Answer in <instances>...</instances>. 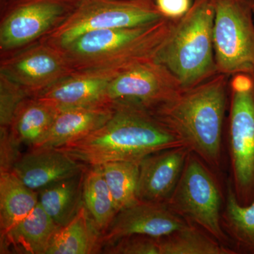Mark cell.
Wrapping results in <instances>:
<instances>
[{
	"label": "cell",
	"instance_id": "obj_23",
	"mask_svg": "<svg viewBox=\"0 0 254 254\" xmlns=\"http://www.w3.org/2000/svg\"><path fill=\"white\" fill-rule=\"evenodd\" d=\"M83 204L103 235L118 211L105 182L101 165L87 169L83 181Z\"/></svg>",
	"mask_w": 254,
	"mask_h": 254
},
{
	"label": "cell",
	"instance_id": "obj_11",
	"mask_svg": "<svg viewBox=\"0 0 254 254\" xmlns=\"http://www.w3.org/2000/svg\"><path fill=\"white\" fill-rule=\"evenodd\" d=\"M184 89L178 78L157 60L123 70L110 82L107 101L128 102L148 109L168 101Z\"/></svg>",
	"mask_w": 254,
	"mask_h": 254
},
{
	"label": "cell",
	"instance_id": "obj_6",
	"mask_svg": "<svg viewBox=\"0 0 254 254\" xmlns=\"http://www.w3.org/2000/svg\"><path fill=\"white\" fill-rule=\"evenodd\" d=\"M222 190L218 174L190 152L181 178L166 203L189 224L231 248L222 226L226 188L225 193Z\"/></svg>",
	"mask_w": 254,
	"mask_h": 254
},
{
	"label": "cell",
	"instance_id": "obj_16",
	"mask_svg": "<svg viewBox=\"0 0 254 254\" xmlns=\"http://www.w3.org/2000/svg\"><path fill=\"white\" fill-rule=\"evenodd\" d=\"M114 111L112 103L59 110L54 123L35 148H59L77 141L103 126Z\"/></svg>",
	"mask_w": 254,
	"mask_h": 254
},
{
	"label": "cell",
	"instance_id": "obj_13",
	"mask_svg": "<svg viewBox=\"0 0 254 254\" xmlns=\"http://www.w3.org/2000/svg\"><path fill=\"white\" fill-rule=\"evenodd\" d=\"M190 152L182 145L155 152L143 158L139 165L138 199L166 203L178 185Z\"/></svg>",
	"mask_w": 254,
	"mask_h": 254
},
{
	"label": "cell",
	"instance_id": "obj_3",
	"mask_svg": "<svg viewBox=\"0 0 254 254\" xmlns=\"http://www.w3.org/2000/svg\"><path fill=\"white\" fill-rule=\"evenodd\" d=\"M175 23V20L162 18L136 27L88 32L60 49L74 71L126 69L157 60Z\"/></svg>",
	"mask_w": 254,
	"mask_h": 254
},
{
	"label": "cell",
	"instance_id": "obj_18",
	"mask_svg": "<svg viewBox=\"0 0 254 254\" xmlns=\"http://www.w3.org/2000/svg\"><path fill=\"white\" fill-rule=\"evenodd\" d=\"M103 247V234L83 204L76 217L55 234L46 254H96Z\"/></svg>",
	"mask_w": 254,
	"mask_h": 254
},
{
	"label": "cell",
	"instance_id": "obj_14",
	"mask_svg": "<svg viewBox=\"0 0 254 254\" xmlns=\"http://www.w3.org/2000/svg\"><path fill=\"white\" fill-rule=\"evenodd\" d=\"M121 71L123 70L73 71L33 98L50 103L58 110L110 103L106 98L108 86Z\"/></svg>",
	"mask_w": 254,
	"mask_h": 254
},
{
	"label": "cell",
	"instance_id": "obj_15",
	"mask_svg": "<svg viewBox=\"0 0 254 254\" xmlns=\"http://www.w3.org/2000/svg\"><path fill=\"white\" fill-rule=\"evenodd\" d=\"M31 149L21 155L11 171L26 186L37 192L88 168L86 164L71 158L59 148Z\"/></svg>",
	"mask_w": 254,
	"mask_h": 254
},
{
	"label": "cell",
	"instance_id": "obj_7",
	"mask_svg": "<svg viewBox=\"0 0 254 254\" xmlns=\"http://www.w3.org/2000/svg\"><path fill=\"white\" fill-rule=\"evenodd\" d=\"M162 18L154 0H80L67 18L41 41L63 48L88 32L136 27Z\"/></svg>",
	"mask_w": 254,
	"mask_h": 254
},
{
	"label": "cell",
	"instance_id": "obj_12",
	"mask_svg": "<svg viewBox=\"0 0 254 254\" xmlns=\"http://www.w3.org/2000/svg\"><path fill=\"white\" fill-rule=\"evenodd\" d=\"M189 225L167 203L139 200L118 212L103 234V247L133 235L166 236Z\"/></svg>",
	"mask_w": 254,
	"mask_h": 254
},
{
	"label": "cell",
	"instance_id": "obj_22",
	"mask_svg": "<svg viewBox=\"0 0 254 254\" xmlns=\"http://www.w3.org/2000/svg\"><path fill=\"white\" fill-rule=\"evenodd\" d=\"M38 204V193L26 186L12 171L0 175V229L4 235Z\"/></svg>",
	"mask_w": 254,
	"mask_h": 254
},
{
	"label": "cell",
	"instance_id": "obj_1",
	"mask_svg": "<svg viewBox=\"0 0 254 254\" xmlns=\"http://www.w3.org/2000/svg\"><path fill=\"white\" fill-rule=\"evenodd\" d=\"M230 76L218 73L148 109L219 176L224 163Z\"/></svg>",
	"mask_w": 254,
	"mask_h": 254
},
{
	"label": "cell",
	"instance_id": "obj_5",
	"mask_svg": "<svg viewBox=\"0 0 254 254\" xmlns=\"http://www.w3.org/2000/svg\"><path fill=\"white\" fill-rule=\"evenodd\" d=\"M225 140L229 181L239 203L250 205L254 201V77L250 75L230 78Z\"/></svg>",
	"mask_w": 254,
	"mask_h": 254
},
{
	"label": "cell",
	"instance_id": "obj_29",
	"mask_svg": "<svg viewBox=\"0 0 254 254\" xmlns=\"http://www.w3.org/2000/svg\"><path fill=\"white\" fill-rule=\"evenodd\" d=\"M155 4L163 17L177 20L187 14L193 0H154Z\"/></svg>",
	"mask_w": 254,
	"mask_h": 254
},
{
	"label": "cell",
	"instance_id": "obj_26",
	"mask_svg": "<svg viewBox=\"0 0 254 254\" xmlns=\"http://www.w3.org/2000/svg\"><path fill=\"white\" fill-rule=\"evenodd\" d=\"M28 97L19 85L0 73V127L9 128L18 107Z\"/></svg>",
	"mask_w": 254,
	"mask_h": 254
},
{
	"label": "cell",
	"instance_id": "obj_19",
	"mask_svg": "<svg viewBox=\"0 0 254 254\" xmlns=\"http://www.w3.org/2000/svg\"><path fill=\"white\" fill-rule=\"evenodd\" d=\"M86 170L55 182L38 192V203L61 227L69 223L83 205V181Z\"/></svg>",
	"mask_w": 254,
	"mask_h": 254
},
{
	"label": "cell",
	"instance_id": "obj_17",
	"mask_svg": "<svg viewBox=\"0 0 254 254\" xmlns=\"http://www.w3.org/2000/svg\"><path fill=\"white\" fill-rule=\"evenodd\" d=\"M60 227L38 203L29 215L1 235V254H46Z\"/></svg>",
	"mask_w": 254,
	"mask_h": 254
},
{
	"label": "cell",
	"instance_id": "obj_10",
	"mask_svg": "<svg viewBox=\"0 0 254 254\" xmlns=\"http://www.w3.org/2000/svg\"><path fill=\"white\" fill-rule=\"evenodd\" d=\"M0 73L36 97L73 73L63 50L39 41L0 56Z\"/></svg>",
	"mask_w": 254,
	"mask_h": 254
},
{
	"label": "cell",
	"instance_id": "obj_8",
	"mask_svg": "<svg viewBox=\"0 0 254 254\" xmlns=\"http://www.w3.org/2000/svg\"><path fill=\"white\" fill-rule=\"evenodd\" d=\"M254 0H213L214 50L218 73L254 77Z\"/></svg>",
	"mask_w": 254,
	"mask_h": 254
},
{
	"label": "cell",
	"instance_id": "obj_27",
	"mask_svg": "<svg viewBox=\"0 0 254 254\" xmlns=\"http://www.w3.org/2000/svg\"><path fill=\"white\" fill-rule=\"evenodd\" d=\"M104 252L110 254H159L158 240L144 235H133L107 245Z\"/></svg>",
	"mask_w": 254,
	"mask_h": 254
},
{
	"label": "cell",
	"instance_id": "obj_24",
	"mask_svg": "<svg viewBox=\"0 0 254 254\" xmlns=\"http://www.w3.org/2000/svg\"><path fill=\"white\" fill-rule=\"evenodd\" d=\"M157 240L159 254H236L230 247L190 224Z\"/></svg>",
	"mask_w": 254,
	"mask_h": 254
},
{
	"label": "cell",
	"instance_id": "obj_28",
	"mask_svg": "<svg viewBox=\"0 0 254 254\" xmlns=\"http://www.w3.org/2000/svg\"><path fill=\"white\" fill-rule=\"evenodd\" d=\"M0 171L1 173L12 170L14 164L21 157L19 143L12 134L9 128L0 127Z\"/></svg>",
	"mask_w": 254,
	"mask_h": 254
},
{
	"label": "cell",
	"instance_id": "obj_9",
	"mask_svg": "<svg viewBox=\"0 0 254 254\" xmlns=\"http://www.w3.org/2000/svg\"><path fill=\"white\" fill-rule=\"evenodd\" d=\"M80 0H21L1 6L0 56L41 41L71 14Z\"/></svg>",
	"mask_w": 254,
	"mask_h": 254
},
{
	"label": "cell",
	"instance_id": "obj_20",
	"mask_svg": "<svg viewBox=\"0 0 254 254\" xmlns=\"http://www.w3.org/2000/svg\"><path fill=\"white\" fill-rule=\"evenodd\" d=\"M58 112L50 103L28 97L16 110L10 131L21 144L35 148L49 131Z\"/></svg>",
	"mask_w": 254,
	"mask_h": 254
},
{
	"label": "cell",
	"instance_id": "obj_30",
	"mask_svg": "<svg viewBox=\"0 0 254 254\" xmlns=\"http://www.w3.org/2000/svg\"><path fill=\"white\" fill-rule=\"evenodd\" d=\"M21 1V0H1V6L3 5L10 4V3L15 2V1Z\"/></svg>",
	"mask_w": 254,
	"mask_h": 254
},
{
	"label": "cell",
	"instance_id": "obj_2",
	"mask_svg": "<svg viewBox=\"0 0 254 254\" xmlns=\"http://www.w3.org/2000/svg\"><path fill=\"white\" fill-rule=\"evenodd\" d=\"M111 103L113 115L103 126L57 148L91 167L110 162H141L155 152L185 145L143 105L128 102Z\"/></svg>",
	"mask_w": 254,
	"mask_h": 254
},
{
	"label": "cell",
	"instance_id": "obj_25",
	"mask_svg": "<svg viewBox=\"0 0 254 254\" xmlns=\"http://www.w3.org/2000/svg\"><path fill=\"white\" fill-rule=\"evenodd\" d=\"M140 162L115 161L101 165L103 176L118 212L139 201L136 191Z\"/></svg>",
	"mask_w": 254,
	"mask_h": 254
},
{
	"label": "cell",
	"instance_id": "obj_31",
	"mask_svg": "<svg viewBox=\"0 0 254 254\" xmlns=\"http://www.w3.org/2000/svg\"><path fill=\"white\" fill-rule=\"evenodd\" d=\"M253 11H254V5H253Z\"/></svg>",
	"mask_w": 254,
	"mask_h": 254
},
{
	"label": "cell",
	"instance_id": "obj_21",
	"mask_svg": "<svg viewBox=\"0 0 254 254\" xmlns=\"http://www.w3.org/2000/svg\"><path fill=\"white\" fill-rule=\"evenodd\" d=\"M222 226L230 247L236 254H254V201L250 205H241L229 180Z\"/></svg>",
	"mask_w": 254,
	"mask_h": 254
},
{
	"label": "cell",
	"instance_id": "obj_4",
	"mask_svg": "<svg viewBox=\"0 0 254 254\" xmlns=\"http://www.w3.org/2000/svg\"><path fill=\"white\" fill-rule=\"evenodd\" d=\"M215 9L213 0H193L177 20L157 61L190 88L218 74L214 50Z\"/></svg>",
	"mask_w": 254,
	"mask_h": 254
}]
</instances>
